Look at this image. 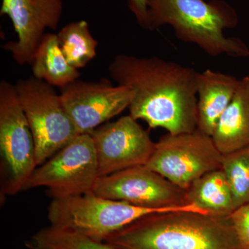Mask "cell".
I'll use <instances>...</instances> for the list:
<instances>
[{"label": "cell", "mask_w": 249, "mask_h": 249, "mask_svg": "<svg viewBox=\"0 0 249 249\" xmlns=\"http://www.w3.org/2000/svg\"><path fill=\"white\" fill-rule=\"evenodd\" d=\"M108 72L117 85L133 91L128 109L137 121L171 134L196 130L197 71L194 69L159 57L119 54Z\"/></svg>", "instance_id": "cell-1"}, {"label": "cell", "mask_w": 249, "mask_h": 249, "mask_svg": "<svg viewBox=\"0 0 249 249\" xmlns=\"http://www.w3.org/2000/svg\"><path fill=\"white\" fill-rule=\"evenodd\" d=\"M106 242L116 249H242L231 215L191 210L147 214Z\"/></svg>", "instance_id": "cell-2"}, {"label": "cell", "mask_w": 249, "mask_h": 249, "mask_svg": "<svg viewBox=\"0 0 249 249\" xmlns=\"http://www.w3.org/2000/svg\"><path fill=\"white\" fill-rule=\"evenodd\" d=\"M150 30L170 25L178 40L197 46L212 57L249 58V48L224 35L238 24L237 12L222 0H149Z\"/></svg>", "instance_id": "cell-3"}, {"label": "cell", "mask_w": 249, "mask_h": 249, "mask_svg": "<svg viewBox=\"0 0 249 249\" xmlns=\"http://www.w3.org/2000/svg\"><path fill=\"white\" fill-rule=\"evenodd\" d=\"M168 211L137 207L124 201L86 193L52 199L47 211L50 225L98 242L147 214Z\"/></svg>", "instance_id": "cell-4"}, {"label": "cell", "mask_w": 249, "mask_h": 249, "mask_svg": "<svg viewBox=\"0 0 249 249\" xmlns=\"http://www.w3.org/2000/svg\"><path fill=\"white\" fill-rule=\"evenodd\" d=\"M36 147L37 167L80 134L53 86L34 76L15 85Z\"/></svg>", "instance_id": "cell-5"}, {"label": "cell", "mask_w": 249, "mask_h": 249, "mask_svg": "<svg viewBox=\"0 0 249 249\" xmlns=\"http://www.w3.org/2000/svg\"><path fill=\"white\" fill-rule=\"evenodd\" d=\"M0 149L1 193L14 196L24 191L37 164L34 137L16 87L5 80L0 83Z\"/></svg>", "instance_id": "cell-6"}, {"label": "cell", "mask_w": 249, "mask_h": 249, "mask_svg": "<svg viewBox=\"0 0 249 249\" xmlns=\"http://www.w3.org/2000/svg\"><path fill=\"white\" fill-rule=\"evenodd\" d=\"M222 158L211 137L196 129L160 137L145 165L186 191L205 174L221 169Z\"/></svg>", "instance_id": "cell-7"}, {"label": "cell", "mask_w": 249, "mask_h": 249, "mask_svg": "<svg viewBox=\"0 0 249 249\" xmlns=\"http://www.w3.org/2000/svg\"><path fill=\"white\" fill-rule=\"evenodd\" d=\"M98 177L97 157L90 134H80L39 165L24 190L45 187L52 199L92 192Z\"/></svg>", "instance_id": "cell-8"}, {"label": "cell", "mask_w": 249, "mask_h": 249, "mask_svg": "<svg viewBox=\"0 0 249 249\" xmlns=\"http://www.w3.org/2000/svg\"><path fill=\"white\" fill-rule=\"evenodd\" d=\"M92 193L106 199L124 201L143 209L206 213L195 205L187 204L186 191L146 165L132 167L98 178Z\"/></svg>", "instance_id": "cell-9"}, {"label": "cell", "mask_w": 249, "mask_h": 249, "mask_svg": "<svg viewBox=\"0 0 249 249\" xmlns=\"http://www.w3.org/2000/svg\"><path fill=\"white\" fill-rule=\"evenodd\" d=\"M60 100L80 134L92 131L129 107L133 91L107 80H76L60 88Z\"/></svg>", "instance_id": "cell-10"}, {"label": "cell", "mask_w": 249, "mask_h": 249, "mask_svg": "<svg viewBox=\"0 0 249 249\" xmlns=\"http://www.w3.org/2000/svg\"><path fill=\"white\" fill-rule=\"evenodd\" d=\"M90 135L96 150L99 178L146 165L155 148V142L148 132L129 114L102 124Z\"/></svg>", "instance_id": "cell-11"}, {"label": "cell", "mask_w": 249, "mask_h": 249, "mask_svg": "<svg viewBox=\"0 0 249 249\" xmlns=\"http://www.w3.org/2000/svg\"><path fill=\"white\" fill-rule=\"evenodd\" d=\"M62 11V0H1L0 14L10 18L18 36L4 49L18 65H31L46 29H58Z\"/></svg>", "instance_id": "cell-12"}, {"label": "cell", "mask_w": 249, "mask_h": 249, "mask_svg": "<svg viewBox=\"0 0 249 249\" xmlns=\"http://www.w3.org/2000/svg\"><path fill=\"white\" fill-rule=\"evenodd\" d=\"M240 82L235 76L210 69L197 71L196 130L212 136L218 121L231 102Z\"/></svg>", "instance_id": "cell-13"}, {"label": "cell", "mask_w": 249, "mask_h": 249, "mask_svg": "<svg viewBox=\"0 0 249 249\" xmlns=\"http://www.w3.org/2000/svg\"><path fill=\"white\" fill-rule=\"evenodd\" d=\"M222 155L249 146V77L240 80L211 136Z\"/></svg>", "instance_id": "cell-14"}, {"label": "cell", "mask_w": 249, "mask_h": 249, "mask_svg": "<svg viewBox=\"0 0 249 249\" xmlns=\"http://www.w3.org/2000/svg\"><path fill=\"white\" fill-rule=\"evenodd\" d=\"M188 204L209 213L231 215L235 211L231 191L222 169L213 170L198 178L186 191Z\"/></svg>", "instance_id": "cell-15"}, {"label": "cell", "mask_w": 249, "mask_h": 249, "mask_svg": "<svg viewBox=\"0 0 249 249\" xmlns=\"http://www.w3.org/2000/svg\"><path fill=\"white\" fill-rule=\"evenodd\" d=\"M33 75L52 86L62 88L78 80V70L67 61L55 34H45L31 62Z\"/></svg>", "instance_id": "cell-16"}, {"label": "cell", "mask_w": 249, "mask_h": 249, "mask_svg": "<svg viewBox=\"0 0 249 249\" xmlns=\"http://www.w3.org/2000/svg\"><path fill=\"white\" fill-rule=\"evenodd\" d=\"M56 35L62 53L71 67L83 68L96 57L98 41L87 21L69 23Z\"/></svg>", "instance_id": "cell-17"}, {"label": "cell", "mask_w": 249, "mask_h": 249, "mask_svg": "<svg viewBox=\"0 0 249 249\" xmlns=\"http://www.w3.org/2000/svg\"><path fill=\"white\" fill-rule=\"evenodd\" d=\"M28 249H116L106 242L49 226L34 234L26 242Z\"/></svg>", "instance_id": "cell-18"}, {"label": "cell", "mask_w": 249, "mask_h": 249, "mask_svg": "<svg viewBox=\"0 0 249 249\" xmlns=\"http://www.w3.org/2000/svg\"><path fill=\"white\" fill-rule=\"evenodd\" d=\"M221 169L230 187L235 210L249 206V146L222 155Z\"/></svg>", "instance_id": "cell-19"}, {"label": "cell", "mask_w": 249, "mask_h": 249, "mask_svg": "<svg viewBox=\"0 0 249 249\" xmlns=\"http://www.w3.org/2000/svg\"><path fill=\"white\" fill-rule=\"evenodd\" d=\"M231 217L241 249H249V206L236 209Z\"/></svg>", "instance_id": "cell-20"}, {"label": "cell", "mask_w": 249, "mask_h": 249, "mask_svg": "<svg viewBox=\"0 0 249 249\" xmlns=\"http://www.w3.org/2000/svg\"><path fill=\"white\" fill-rule=\"evenodd\" d=\"M148 1L149 0H128V6L135 16L139 25L150 30Z\"/></svg>", "instance_id": "cell-21"}]
</instances>
